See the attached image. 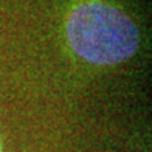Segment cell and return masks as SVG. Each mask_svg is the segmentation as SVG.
Returning <instances> with one entry per match:
<instances>
[{
  "label": "cell",
  "mask_w": 152,
  "mask_h": 152,
  "mask_svg": "<svg viewBox=\"0 0 152 152\" xmlns=\"http://www.w3.org/2000/svg\"><path fill=\"white\" fill-rule=\"evenodd\" d=\"M73 53L93 65H115L134 56L140 45L137 25L121 10L87 0L72 10L65 25Z\"/></svg>",
  "instance_id": "cell-1"
},
{
  "label": "cell",
  "mask_w": 152,
  "mask_h": 152,
  "mask_svg": "<svg viewBox=\"0 0 152 152\" xmlns=\"http://www.w3.org/2000/svg\"><path fill=\"white\" fill-rule=\"evenodd\" d=\"M0 152H2V141H0Z\"/></svg>",
  "instance_id": "cell-2"
}]
</instances>
